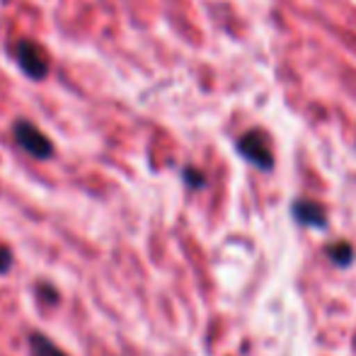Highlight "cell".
Segmentation results:
<instances>
[{
    "instance_id": "1",
    "label": "cell",
    "mask_w": 356,
    "mask_h": 356,
    "mask_svg": "<svg viewBox=\"0 0 356 356\" xmlns=\"http://www.w3.org/2000/svg\"><path fill=\"white\" fill-rule=\"evenodd\" d=\"M235 150H238L240 158L248 160L257 170H264V172H272L274 170L272 143H269V136L262 129H252V131L243 134L238 138V143H235Z\"/></svg>"
},
{
    "instance_id": "2",
    "label": "cell",
    "mask_w": 356,
    "mask_h": 356,
    "mask_svg": "<svg viewBox=\"0 0 356 356\" xmlns=\"http://www.w3.org/2000/svg\"><path fill=\"white\" fill-rule=\"evenodd\" d=\"M13 138H15V143L27 155H32L34 160H49L56 153L51 138H49L42 129L34 127L32 122H27V119H17V122L13 124Z\"/></svg>"
},
{
    "instance_id": "3",
    "label": "cell",
    "mask_w": 356,
    "mask_h": 356,
    "mask_svg": "<svg viewBox=\"0 0 356 356\" xmlns=\"http://www.w3.org/2000/svg\"><path fill=\"white\" fill-rule=\"evenodd\" d=\"M15 61L22 68V73L32 80H44L49 75V68H51L49 51L34 39H19L15 44Z\"/></svg>"
},
{
    "instance_id": "4",
    "label": "cell",
    "mask_w": 356,
    "mask_h": 356,
    "mask_svg": "<svg viewBox=\"0 0 356 356\" xmlns=\"http://www.w3.org/2000/svg\"><path fill=\"white\" fill-rule=\"evenodd\" d=\"M291 216L298 225H305V228L313 230H325L327 228V213L320 207L318 202H310V199H296L291 204Z\"/></svg>"
},
{
    "instance_id": "5",
    "label": "cell",
    "mask_w": 356,
    "mask_h": 356,
    "mask_svg": "<svg viewBox=\"0 0 356 356\" xmlns=\"http://www.w3.org/2000/svg\"><path fill=\"white\" fill-rule=\"evenodd\" d=\"M29 354L32 356H68L58 344L51 342V337L42 332H32L29 334Z\"/></svg>"
},
{
    "instance_id": "6",
    "label": "cell",
    "mask_w": 356,
    "mask_h": 356,
    "mask_svg": "<svg viewBox=\"0 0 356 356\" xmlns=\"http://www.w3.org/2000/svg\"><path fill=\"white\" fill-rule=\"evenodd\" d=\"M327 257L332 259L337 267H349L354 262V248L349 243H334L327 248Z\"/></svg>"
},
{
    "instance_id": "7",
    "label": "cell",
    "mask_w": 356,
    "mask_h": 356,
    "mask_svg": "<svg viewBox=\"0 0 356 356\" xmlns=\"http://www.w3.org/2000/svg\"><path fill=\"white\" fill-rule=\"evenodd\" d=\"M182 179H184V184H187V187H192V189H204V187H207V175H204L202 170H197V168H184L182 170Z\"/></svg>"
},
{
    "instance_id": "8",
    "label": "cell",
    "mask_w": 356,
    "mask_h": 356,
    "mask_svg": "<svg viewBox=\"0 0 356 356\" xmlns=\"http://www.w3.org/2000/svg\"><path fill=\"white\" fill-rule=\"evenodd\" d=\"M13 269V250L8 245H0V274H8Z\"/></svg>"
}]
</instances>
